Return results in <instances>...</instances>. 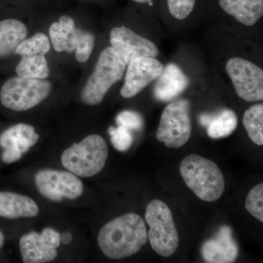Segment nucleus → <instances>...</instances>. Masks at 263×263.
Instances as JSON below:
<instances>
[{"instance_id":"1","label":"nucleus","mask_w":263,"mask_h":263,"mask_svg":"<svg viewBox=\"0 0 263 263\" xmlns=\"http://www.w3.org/2000/svg\"><path fill=\"white\" fill-rule=\"evenodd\" d=\"M148 234L144 221L133 213L115 218L99 232V247L107 257L127 258L138 253L147 243Z\"/></svg>"},{"instance_id":"2","label":"nucleus","mask_w":263,"mask_h":263,"mask_svg":"<svg viewBox=\"0 0 263 263\" xmlns=\"http://www.w3.org/2000/svg\"><path fill=\"white\" fill-rule=\"evenodd\" d=\"M179 171L186 186L203 201H216L224 193V176L212 160L198 155H190L181 161Z\"/></svg>"},{"instance_id":"3","label":"nucleus","mask_w":263,"mask_h":263,"mask_svg":"<svg viewBox=\"0 0 263 263\" xmlns=\"http://www.w3.org/2000/svg\"><path fill=\"white\" fill-rule=\"evenodd\" d=\"M108 148L103 137L93 134L86 136L64 151L62 165L81 178H90L101 172L106 164Z\"/></svg>"},{"instance_id":"4","label":"nucleus","mask_w":263,"mask_h":263,"mask_svg":"<svg viewBox=\"0 0 263 263\" xmlns=\"http://www.w3.org/2000/svg\"><path fill=\"white\" fill-rule=\"evenodd\" d=\"M126 67L127 65L113 48H105L81 91L83 103L90 106L101 103L109 89L122 79Z\"/></svg>"},{"instance_id":"5","label":"nucleus","mask_w":263,"mask_h":263,"mask_svg":"<svg viewBox=\"0 0 263 263\" xmlns=\"http://www.w3.org/2000/svg\"><path fill=\"white\" fill-rule=\"evenodd\" d=\"M145 219L154 251L164 257L173 255L179 247V236L170 208L162 200H152L147 205Z\"/></svg>"},{"instance_id":"6","label":"nucleus","mask_w":263,"mask_h":263,"mask_svg":"<svg viewBox=\"0 0 263 263\" xmlns=\"http://www.w3.org/2000/svg\"><path fill=\"white\" fill-rule=\"evenodd\" d=\"M51 91V83L46 79L12 77L0 89V102L10 110L26 111L43 103Z\"/></svg>"},{"instance_id":"7","label":"nucleus","mask_w":263,"mask_h":263,"mask_svg":"<svg viewBox=\"0 0 263 263\" xmlns=\"http://www.w3.org/2000/svg\"><path fill=\"white\" fill-rule=\"evenodd\" d=\"M191 133L190 102L180 99L169 103L161 116L157 139L167 148H179L187 143Z\"/></svg>"},{"instance_id":"8","label":"nucleus","mask_w":263,"mask_h":263,"mask_svg":"<svg viewBox=\"0 0 263 263\" xmlns=\"http://www.w3.org/2000/svg\"><path fill=\"white\" fill-rule=\"evenodd\" d=\"M34 183L40 194L53 202L76 200L84 191L82 181L68 171L41 170L34 176Z\"/></svg>"},{"instance_id":"9","label":"nucleus","mask_w":263,"mask_h":263,"mask_svg":"<svg viewBox=\"0 0 263 263\" xmlns=\"http://www.w3.org/2000/svg\"><path fill=\"white\" fill-rule=\"evenodd\" d=\"M235 92L247 102L263 100V71L252 62L239 57L230 59L226 64Z\"/></svg>"},{"instance_id":"10","label":"nucleus","mask_w":263,"mask_h":263,"mask_svg":"<svg viewBox=\"0 0 263 263\" xmlns=\"http://www.w3.org/2000/svg\"><path fill=\"white\" fill-rule=\"evenodd\" d=\"M111 47L126 65L140 57H157L160 51L155 43L122 26L110 31Z\"/></svg>"},{"instance_id":"11","label":"nucleus","mask_w":263,"mask_h":263,"mask_svg":"<svg viewBox=\"0 0 263 263\" xmlns=\"http://www.w3.org/2000/svg\"><path fill=\"white\" fill-rule=\"evenodd\" d=\"M124 84L121 89L122 98L129 99L141 92L157 79L164 66L155 57H140L128 64Z\"/></svg>"},{"instance_id":"12","label":"nucleus","mask_w":263,"mask_h":263,"mask_svg":"<svg viewBox=\"0 0 263 263\" xmlns=\"http://www.w3.org/2000/svg\"><path fill=\"white\" fill-rule=\"evenodd\" d=\"M39 138L34 128L24 123L5 129L0 135V147L3 148L2 160L6 164L17 162L37 143Z\"/></svg>"},{"instance_id":"13","label":"nucleus","mask_w":263,"mask_h":263,"mask_svg":"<svg viewBox=\"0 0 263 263\" xmlns=\"http://www.w3.org/2000/svg\"><path fill=\"white\" fill-rule=\"evenodd\" d=\"M201 254L206 262H234L238 248L229 227H221L214 238L206 240L202 246Z\"/></svg>"},{"instance_id":"14","label":"nucleus","mask_w":263,"mask_h":263,"mask_svg":"<svg viewBox=\"0 0 263 263\" xmlns=\"http://www.w3.org/2000/svg\"><path fill=\"white\" fill-rule=\"evenodd\" d=\"M189 80L179 66L169 64L163 67L154 89L157 100L168 102L177 98L186 89Z\"/></svg>"},{"instance_id":"15","label":"nucleus","mask_w":263,"mask_h":263,"mask_svg":"<svg viewBox=\"0 0 263 263\" xmlns=\"http://www.w3.org/2000/svg\"><path fill=\"white\" fill-rule=\"evenodd\" d=\"M19 249L24 263H45L57 258L58 252L43 238L41 233L32 231L19 240Z\"/></svg>"},{"instance_id":"16","label":"nucleus","mask_w":263,"mask_h":263,"mask_svg":"<svg viewBox=\"0 0 263 263\" xmlns=\"http://www.w3.org/2000/svg\"><path fill=\"white\" fill-rule=\"evenodd\" d=\"M34 200L25 195L10 192H0V216L7 219L34 218L39 214Z\"/></svg>"},{"instance_id":"17","label":"nucleus","mask_w":263,"mask_h":263,"mask_svg":"<svg viewBox=\"0 0 263 263\" xmlns=\"http://www.w3.org/2000/svg\"><path fill=\"white\" fill-rule=\"evenodd\" d=\"M221 9L240 23L253 26L262 18L263 0H219Z\"/></svg>"},{"instance_id":"18","label":"nucleus","mask_w":263,"mask_h":263,"mask_svg":"<svg viewBox=\"0 0 263 263\" xmlns=\"http://www.w3.org/2000/svg\"><path fill=\"white\" fill-rule=\"evenodd\" d=\"M28 34L27 26L14 18L0 21V58L13 53Z\"/></svg>"},{"instance_id":"19","label":"nucleus","mask_w":263,"mask_h":263,"mask_svg":"<svg viewBox=\"0 0 263 263\" xmlns=\"http://www.w3.org/2000/svg\"><path fill=\"white\" fill-rule=\"evenodd\" d=\"M95 44V37L92 33L76 28L71 33L67 41V53L76 52V58L80 63L89 60Z\"/></svg>"},{"instance_id":"20","label":"nucleus","mask_w":263,"mask_h":263,"mask_svg":"<svg viewBox=\"0 0 263 263\" xmlns=\"http://www.w3.org/2000/svg\"><path fill=\"white\" fill-rule=\"evenodd\" d=\"M21 57V61L15 67L17 76L34 79H46L49 76V67L45 55Z\"/></svg>"},{"instance_id":"21","label":"nucleus","mask_w":263,"mask_h":263,"mask_svg":"<svg viewBox=\"0 0 263 263\" xmlns=\"http://www.w3.org/2000/svg\"><path fill=\"white\" fill-rule=\"evenodd\" d=\"M238 126V117L233 110H222L219 115L214 116L207 126V134L213 139L226 138L235 130Z\"/></svg>"},{"instance_id":"22","label":"nucleus","mask_w":263,"mask_h":263,"mask_svg":"<svg viewBox=\"0 0 263 263\" xmlns=\"http://www.w3.org/2000/svg\"><path fill=\"white\" fill-rule=\"evenodd\" d=\"M76 28L74 19L67 15H62L59 22H54L50 26V40L55 51H66L70 34Z\"/></svg>"},{"instance_id":"23","label":"nucleus","mask_w":263,"mask_h":263,"mask_svg":"<svg viewBox=\"0 0 263 263\" xmlns=\"http://www.w3.org/2000/svg\"><path fill=\"white\" fill-rule=\"evenodd\" d=\"M243 124L247 134L255 144L263 145V105L257 104L246 110Z\"/></svg>"},{"instance_id":"24","label":"nucleus","mask_w":263,"mask_h":263,"mask_svg":"<svg viewBox=\"0 0 263 263\" xmlns=\"http://www.w3.org/2000/svg\"><path fill=\"white\" fill-rule=\"evenodd\" d=\"M51 50V41L44 33L38 32L29 38L24 39L18 47L15 48L13 54L20 57L33 55L47 54Z\"/></svg>"},{"instance_id":"25","label":"nucleus","mask_w":263,"mask_h":263,"mask_svg":"<svg viewBox=\"0 0 263 263\" xmlns=\"http://www.w3.org/2000/svg\"><path fill=\"white\" fill-rule=\"evenodd\" d=\"M246 209L254 217L263 222V183H259L249 192L245 202Z\"/></svg>"},{"instance_id":"26","label":"nucleus","mask_w":263,"mask_h":263,"mask_svg":"<svg viewBox=\"0 0 263 263\" xmlns=\"http://www.w3.org/2000/svg\"><path fill=\"white\" fill-rule=\"evenodd\" d=\"M110 141L119 152H126L133 144V136L131 131L122 127H110L108 129Z\"/></svg>"},{"instance_id":"27","label":"nucleus","mask_w":263,"mask_h":263,"mask_svg":"<svg viewBox=\"0 0 263 263\" xmlns=\"http://www.w3.org/2000/svg\"><path fill=\"white\" fill-rule=\"evenodd\" d=\"M116 122L119 127L129 130H140L143 126V119L141 114L133 110H124L118 114Z\"/></svg>"},{"instance_id":"28","label":"nucleus","mask_w":263,"mask_h":263,"mask_svg":"<svg viewBox=\"0 0 263 263\" xmlns=\"http://www.w3.org/2000/svg\"><path fill=\"white\" fill-rule=\"evenodd\" d=\"M171 14L179 20L187 18L195 8L196 0H167Z\"/></svg>"},{"instance_id":"29","label":"nucleus","mask_w":263,"mask_h":263,"mask_svg":"<svg viewBox=\"0 0 263 263\" xmlns=\"http://www.w3.org/2000/svg\"><path fill=\"white\" fill-rule=\"evenodd\" d=\"M41 235L46 241L54 248H58L61 245V235L56 230L52 228H46L43 230Z\"/></svg>"},{"instance_id":"30","label":"nucleus","mask_w":263,"mask_h":263,"mask_svg":"<svg viewBox=\"0 0 263 263\" xmlns=\"http://www.w3.org/2000/svg\"><path fill=\"white\" fill-rule=\"evenodd\" d=\"M214 116L209 115V114H202L200 117V122L204 127H207L210 122H212Z\"/></svg>"},{"instance_id":"31","label":"nucleus","mask_w":263,"mask_h":263,"mask_svg":"<svg viewBox=\"0 0 263 263\" xmlns=\"http://www.w3.org/2000/svg\"><path fill=\"white\" fill-rule=\"evenodd\" d=\"M72 240V236L71 233H65L61 235V243L64 245H69Z\"/></svg>"},{"instance_id":"32","label":"nucleus","mask_w":263,"mask_h":263,"mask_svg":"<svg viewBox=\"0 0 263 263\" xmlns=\"http://www.w3.org/2000/svg\"><path fill=\"white\" fill-rule=\"evenodd\" d=\"M5 243V236L3 235V233H2L1 230H0V249L3 247V245Z\"/></svg>"},{"instance_id":"33","label":"nucleus","mask_w":263,"mask_h":263,"mask_svg":"<svg viewBox=\"0 0 263 263\" xmlns=\"http://www.w3.org/2000/svg\"><path fill=\"white\" fill-rule=\"evenodd\" d=\"M133 1L138 3H151L152 0H133Z\"/></svg>"}]
</instances>
